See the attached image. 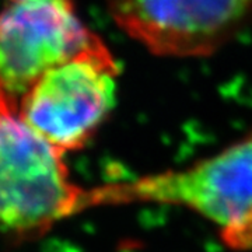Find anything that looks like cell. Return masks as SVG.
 Returning <instances> with one entry per match:
<instances>
[{"instance_id":"5","label":"cell","mask_w":252,"mask_h":252,"mask_svg":"<svg viewBox=\"0 0 252 252\" xmlns=\"http://www.w3.org/2000/svg\"><path fill=\"white\" fill-rule=\"evenodd\" d=\"M98 41L72 0L11 1L0 13V89L18 102L48 70Z\"/></svg>"},{"instance_id":"6","label":"cell","mask_w":252,"mask_h":252,"mask_svg":"<svg viewBox=\"0 0 252 252\" xmlns=\"http://www.w3.org/2000/svg\"><path fill=\"white\" fill-rule=\"evenodd\" d=\"M11 1H23V0H11Z\"/></svg>"},{"instance_id":"2","label":"cell","mask_w":252,"mask_h":252,"mask_svg":"<svg viewBox=\"0 0 252 252\" xmlns=\"http://www.w3.org/2000/svg\"><path fill=\"white\" fill-rule=\"evenodd\" d=\"M99 205L188 207L219 228L233 250L252 248V133L187 168L97 188Z\"/></svg>"},{"instance_id":"3","label":"cell","mask_w":252,"mask_h":252,"mask_svg":"<svg viewBox=\"0 0 252 252\" xmlns=\"http://www.w3.org/2000/svg\"><path fill=\"white\" fill-rule=\"evenodd\" d=\"M118 74L101 39L41 76L18 99V115L64 153L80 150L117 104Z\"/></svg>"},{"instance_id":"4","label":"cell","mask_w":252,"mask_h":252,"mask_svg":"<svg viewBox=\"0 0 252 252\" xmlns=\"http://www.w3.org/2000/svg\"><path fill=\"white\" fill-rule=\"evenodd\" d=\"M124 32L157 56H209L252 18V0H104Z\"/></svg>"},{"instance_id":"1","label":"cell","mask_w":252,"mask_h":252,"mask_svg":"<svg viewBox=\"0 0 252 252\" xmlns=\"http://www.w3.org/2000/svg\"><path fill=\"white\" fill-rule=\"evenodd\" d=\"M55 147L21 119L0 89V231L32 238L63 219L95 206L94 189L79 187Z\"/></svg>"}]
</instances>
